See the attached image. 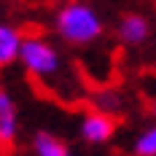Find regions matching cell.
<instances>
[{"mask_svg": "<svg viewBox=\"0 0 156 156\" xmlns=\"http://www.w3.org/2000/svg\"><path fill=\"white\" fill-rule=\"evenodd\" d=\"M32 151H35V156H67L65 143L54 137L51 132H38L32 137Z\"/></svg>", "mask_w": 156, "mask_h": 156, "instance_id": "cell-7", "label": "cell"}, {"mask_svg": "<svg viewBox=\"0 0 156 156\" xmlns=\"http://www.w3.org/2000/svg\"><path fill=\"white\" fill-rule=\"evenodd\" d=\"M154 116H156V100H154Z\"/></svg>", "mask_w": 156, "mask_h": 156, "instance_id": "cell-10", "label": "cell"}, {"mask_svg": "<svg viewBox=\"0 0 156 156\" xmlns=\"http://www.w3.org/2000/svg\"><path fill=\"white\" fill-rule=\"evenodd\" d=\"M57 32L73 46L94 43L102 35V19L89 3H65L57 14Z\"/></svg>", "mask_w": 156, "mask_h": 156, "instance_id": "cell-1", "label": "cell"}, {"mask_svg": "<svg viewBox=\"0 0 156 156\" xmlns=\"http://www.w3.org/2000/svg\"><path fill=\"white\" fill-rule=\"evenodd\" d=\"M16 129H19V124H16V102L5 89H0V143L3 145L14 143Z\"/></svg>", "mask_w": 156, "mask_h": 156, "instance_id": "cell-5", "label": "cell"}, {"mask_svg": "<svg viewBox=\"0 0 156 156\" xmlns=\"http://www.w3.org/2000/svg\"><path fill=\"white\" fill-rule=\"evenodd\" d=\"M113 132H116V121L110 113H102V110H94L89 116H83V121H81V137L94 145L108 143L113 137Z\"/></svg>", "mask_w": 156, "mask_h": 156, "instance_id": "cell-3", "label": "cell"}, {"mask_svg": "<svg viewBox=\"0 0 156 156\" xmlns=\"http://www.w3.org/2000/svg\"><path fill=\"white\" fill-rule=\"evenodd\" d=\"M148 35H151V24H148V19L140 14H126L121 16V22H119V38L124 41L126 46H140L148 41Z\"/></svg>", "mask_w": 156, "mask_h": 156, "instance_id": "cell-4", "label": "cell"}, {"mask_svg": "<svg viewBox=\"0 0 156 156\" xmlns=\"http://www.w3.org/2000/svg\"><path fill=\"white\" fill-rule=\"evenodd\" d=\"M22 35L16 27L0 22V67L11 65L14 59H19V51H22Z\"/></svg>", "mask_w": 156, "mask_h": 156, "instance_id": "cell-6", "label": "cell"}, {"mask_svg": "<svg viewBox=\"0 0 156 156\" xmlns=\"http://www.w3.org/2000/svg\"><path fill=\"white\" fill-rule=\"evenodd\" d=\"M97 105H100L102 113H110V116H113L116 110L121 108V97H119L116 92H100L97 94Z\"/></svg>", "mask_w": 156, "mask_h": 156, "instance_id": "cell-9", "label": "cell"}, {"mask_svg": "<svg viewBox=\"0 0 156 156\" xmlns=\"http://www.w3.org/2000/svg\"><path fill=\"white\" fill-rule=\"evenodd\" d=\"M132 151H135V156H156V124L143 129L140 135H137Z\"/></svg>", "mask_w": 156, "mask_h": 156, "instance_id": "cell-8", "label": "cell"}, {"mask_svg": "<svg viewBox=\"0 0 156 156\" xmlns=\"http://www.w3.org/2000/svg\"><path fill=\"white\" fill-rule=\"evenodd\" d=\"M67 156H73V154H67Z\"/></svg>", "mask_w": 156, "mask_h": 156, "instance_id": "cell-11", "label": "cell"}, {"mask_svg": "<svg viewBox=\"0 0 156 156\" xmlns=\"http://www.w3.org/2000/svg\"><path fill=\"white\" fill-rule=\"evenodd\" d=\"M22 65L30 70L35 78H54L62 67V57L59 51L43 38H24L22 41V51H19Z\"/></svg>", "mask_w": 156, "mask_h": 156, "instance_id": "cell-2", "label": "cell"}]
</instances>
